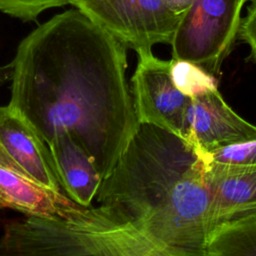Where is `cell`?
I'll return each instance as SVG.
<instances>
[{
	"instance_id": "obj_1",
	"label": "cell",
	"mask_w": 256,
	"mask_h": 256,
	"mask_svg": "<svg viewBox=\"0 0 256 256\" xmlns=\"http://www.w3.org/2000/svg\"><path fill=\"white\" fill-rule=\"evenodd\" d=\"M126 50L74 7L30 32L0 68L9 84L8 105L45 144L69 133L103 179L140 124L126 78Z\"/></svg>"
},
{
	"instance_id": "obj_2",
	"label": "cell",
	"mask_w": 256,
	"mask_h": 256,
	"mask_svg": "<svg viewBox=\"0 0 256 256\" xmlns=\"http://www.w3.org/2000/svg\"><path fill=\"white\" fill-rule=\"evenodd\" d=\"M204 154L161 127L140 123L96 199L165 256H206L214 230Z\"/></svg>"
},
{
	"instance_id": "obj_3",
	"label": "cell",
	"mask_w": 256,
	"mask_h": 256,
	"mask_svg": "<svg viewBox=\"0 0 256 256\" xmlns=\"http://www.w3.org/2000/svg\"><path fill=\"white\" fill-rule=\"evenodd\" d=\"M0 254L165 256L130 222L101 204L77 218L26 216L10 221L0 238Z\"/></svg>"
},
{
	"instance_id": "obj_4",
	"label": "cell",
	"mask_w": 256,
	"mask_h": 256,
	"mask_svg": "<svg viewBox=\"0 0 256 256\" xmlns=\"http://www.w3.org/2000/svg\"><path fill=\"white\" fill-rule=\"evenodd\" d=\"M246 0H194L180 19L171 42L172 58L194 62L219 74L238 36Z\"/></svg>"
},
{
	"instance_id": "obj_5",
	"label": "cell",
	"mask_w": 256,
	"mask_h": 256,
	"mask_svg": "<svg viewBox=\"0 0 256 256\" xmlns=\"http://www.w3.org/2000/svg\"><path fill=\"white\" fill-rule=\"evenodd\" d=\"M136 53L156 44H171L182 15L164 0H61Z\"/></svg>"
},
{
	"instance_id": "obj_6",
	"label": "cell",
	"mask_w": 256,
	"mask_h": 256,
	"mask_svg": "<svg viewBox=\"0 0 256 256\" xmlns=\"http://www.w3.org/2000/svg\"><path fill=\"white\" fill-rule=\"evenodd\" d=\"M137 56L131 94L138 122L161 127L183 138L191 98L174 84L171 61L157 58L152 50L139 51Z\"/></svg>"
},
{
	"instance_id": "obj_7",
	"label": "cell",
	"mask_w": 256,
	"mask_h": 256,
	"mask_svg": "<svg viewBox=\"0 0 256 256\" xmlns=\"http://www.w3.org/2000/svg\"><path fill=\"white\" fill-rule=\"evenodd\" d=\"M183 138L207 153L256 140V125L239 116L215 88L191 98Z\"/></svg>"
},
{
	"instance_id": "obj_8",
	"label": "cell",
	"mask_w": 256,
	"mask_h": 256,
	"mask_svg": "<svg viewBox=\"0 0 256 256\" xmlns=\"http://www.w3.org/2000/svg\"><path fill=\"white\" fill-rule=\"evenodd\" d=\"M0 163L60 191L47 145L9 105L0 106Z\"/></svg>"
},
{
	"instance_id": "obj_9",
	"label": "cell",
	"mask_w": 256,
	"mask_h": 256,
	"mask_svg": "<svg viewBox=\"0 0 256 256\" xmlns=\"http://www.w3.org/2000/svg\"><path fill=\"white\" fill-rule=\"evenodd\" d=\"M90 207L0 163V208L26 216L69 219L86 215Z\"/></svg>"
},
{
	"instance_id": "obj_10",
	"label": "cell",
	"mask_w": 256,
	"mask_h": 256,
	"mask_svg": "<svg viewBox=\"0 0 256 256\" xmlns=\"http://www.w3.org/2000/svg\"><path fill=\"white\" fill-rule=\"evenodd\" d=\"M46 145L60 186L72 200L89 207L103 180L90 156L67 132L56 135Z\"/></svg>"
},
{
	"instance_id": "obj_11",
	"label": "cell",
	"mask_w": 256,
	"mask_h": 256,
	"mask_svg": "<svg viewBox=\"0 0 256 256\" xmlns=\"http://www.w3.org/2000/svg\"><path fill=\"white\" fill-rule=\"evenodd\" d=\"M213 199L214 229L229 220L256 215V167L225 170L207 167Z\"/></svg>"
},
{
	"instance_id": "obj_12",
	"label": "cell",
	"mask_w": 256,
	"mask_h": 256,
	"mask_svg": "<svg viewBox=\"0 0 256 256\" xmlns=\"http://www.w3.org/2000/svg\"><path fill=\"white\" fill-rule=\"evenodd\" d=\"M256 256V215L226 221L212 232L206 256Z\"/></svg>"
},
{
	"instance_id": "obj_13",
	"label": "cell",
	"mask_w": 256,
	"mask_h": 256,
	"mask_svg": "<svg viewBox=\"0 0 256 256\" xmlns=\"http://www.w3.org/2000/svg\"><path fill=\"white\" fill-rule=\"evenodd\" d=\"M170 61L173 82L184 95L192 98L208 90L218 88L215 76L200 65L184 59L172 58Z\"/></svg>"
},
{
	"instance_id": "obj_14",
	"label": "cell",
	"mask_w": 256,
	"mask_h": 256,
	"mask_svg": "<svg viewBox=\"0 0 256 256\" xmlns=\"http://www.w3.org/2000/svg\"><path fill=\"white\" fill-rule=\"evenodd\" d=\"M207 167L242 170L256 167V140L234 144L204 153Z\"/></svg>"
},
{
	"instance_id": "obj_15",
	"label": "cell",
	"mask_w": 256,
	"mask_h": 256,
	"mask_svg": "<svg viewBox=\"0 0 256 256\" xmlns=\"http://www.w3.org/2000/svg\"><path fill=\"white\" fill-rule=\"evenodd\" d=\"M65 6L61 0H0V12L24 22L36 21L48 9Z\"/></svg>"
},
{
	"instance_id": "obj_16",
	"label": "cell",
	"mask_w": 256,
	"mask_h": 256,
	"mask_svg": "<svg viewBox=\"0 0 256 256\" xmlns=\"http://www.w3.org/2000/svg\"><path fill=\"white\" fill-rule=\"evenodd\" d=\"M239 38L251 49V56L256 61V0H251L246 15L241 18Z\"/></svg>"
},
{
	"instance_id": "obj_17",
	"label": "cell",
	"mask_w": 256,
	"mask_h": 256,
	"mask_svg": "<svg viewBox=\"0 0 256 256\" xmlns=\"http://www.w3.org/2000/svg\"><path fill=\"white\" fill-rule=\"evenodd\" d=\"M164 2L173 12L182 15L190 8L194 0H164Z\"/></svg>"
}]
</instances>
